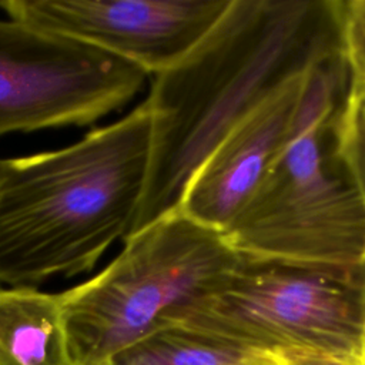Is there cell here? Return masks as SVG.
I'll use <instances>...</instances> for the list:
<instances>
[{
    "label": "cell",
    "mask_w": 365,
    "mask_h": 365,
    "mask_svg": "<svg viewBox=\"0 0 365 365\" xmlns=\"http://www.w3.org/2000/svg\"><path fill=\"white\" fill-rule=\"evenodd\" d=\"M153 151L147 100L80 141L0 160V285L90 271L137 221Z\"/></svg>",
    "instance_id": "1"
},
{
    "label": "cell",
    "mask_w": 365,
    "mask_h": 365,
    "mask_svg": "<svg viewBox=\"0 0 365 365\" xmlns=\"http://www.w3.org/2000/svg\"><path fill=\"white\" fill-rule=\"evenodd\" d=\"M309 7L307 1L232 0L200 46L154 77L147 97L153 114L150 174L131 234L181 208L198 167L292 66L282 68L301 38Z\"/></svg>",
    "instance_id": "2"
},
{
    "label": "cell",
    "mask_w": 365,
    "mask_h": 365,
    "mask_svg": "<svg viewBox=\"0 0 365 365\" xmlns=\"http://www.w3.org/2000/svg\"><path fill=\"white\" fill-rule=\"evenodd\" d=\"M327 57L262 181L224 235L247 261L365 277V210L354 185L328 168L322 148L338 108Z\"/></svg>",
    "instance_id": "3"
},
{
    "label": "cell",
    "mask_w": 365,
    "mask_h": 365,
    "mask_svg": "<svg viewBox=\"0 0 365 365\" xmlns=\"http://www.w3.org/2000/svg\"><path fill=\"white\" fill-rule=\"evenodd\" d=\"M240 262L222 232L181 210L131 234L100 274L58 294L73 361L106 365L151 332L178 324Z\"/></svg>",
    "instance_id": "4"
},
{
    "label": "cell",
    "mask_w": 365,
    "mask_h": 365,
    "mask_svg": "<svg viewBox=\"0 0 365 365\" xmlns=\"http://www.w3.org/2000/svg\"><path fill=\"white\" fill-rule=\"evenodd\" d=\"M178 324L257 351L365 355V277L241 258Z\"/></svg>",
    "instance_id": "5"
},
{
    "label": "cell",
    "mask_w": 365,
    "mask_h": 365,
    "mask_svg": "<svg viewBox=\"0 0 365 365\" xmlns=\"http://www.w3.org/2000/svg\"><path fill=\"white\" fill-rule=\"evenodd\" d=\"M145 77L87 44L0 19V137L94 123L128 103Z\"/></svg>",
    "instance_id": "6"
},
{
    "label": "cell",
    "mask_w": 365,
    "mask_h": 365,
    "mask_svg": "<svg viewBox=\"0 0 365 365\" xmlns=\"http://www.w3.org/2000/svg\"><path fill=\"white\" fill-rule=\"evenodd\" d=\"M232 0H0L7 17L87 44L154 77L182 61Z\"/></svg>",
    "instance_id": "7"
},
{
    "label": "cell",
    "mask_w": 365,
    "mask_h": 365,
    "mask_svg": "<svg viewBox=\"0 0 365 365\" xmlns=\"http://www.w3.org/2000/svg\"><path fill=\"white\" fill-rule=\"evenodd\" d=\"M322 50L281 73L231 127L190 180L181 211L225 232L262 181L309 87Z\"/></svg>",
    "instance_id": "8"
},
{
    "label": "cell",
    "mask_w": 365,
    "mask_h": 365,
    "mask_svg": "<svg viewBox=\"0 0 365 365\" xmlns=\"http://www.w3.org/2000/svg\"><path fill=\"white\" fill-rule=\"evenodd\" d=\"M0 365H76L58 294L0 287Z\"/></svg>",
    "instance_id": "9"
},
{
    "label": "cell",
    "mask_w": 365,
    "mask_h": 365,
    "mask_svg": "<svg viewBox=\"0 0 365 365\" xmlns=\"http://www.w3.org/2000/svg\"><path fill=\"white\" fill-rule=\"evenodd\" d=\"M106 365H282L277 352L250 349L185 325L151 332Z\"/></svg>",
    "instance_id": "10"
},
{
    "label": "cell",
    "mask_w": 365,
    "mask_h": 365,
    "mask_svg": "<svg viewBox=\"0 0 365 365\" xmlns=\"http://www.w3.org/2000/svg\"><path fill=\"white\" fill-rule=\"evenodd\" d=\"M334 154L365 210V87L349 80L332 124Z\"/></svg>",
    "instance_id": "11"
},
{
    "label": "cell",
    "mask_w": 365,
    "mask_h": 365,
    "mask_svg": "<svg viewBox=\"0 0 365 365\" xmlns=\"http://www.w3.org/2000/svg\"><path fill=\"white\" fill-rule=\"evenodd\" d=\"M338 26L339 53L349 71V80L365 87V19L355 14L346 1H331Z\"/></svg>",
    "instance_id": "12"
},
{
    "label": "cell",
    "mask_w": 365,
    "mask_h": 365,
    "mask_svg": "<svg viewBox=\"0 0 365 365\" xmlns=\"http://www.w3.org/2000/svg\"><path fill=\"white\" fill-rule=\"evenodd\" d=\"M282 365H365V355L329 354L319 351L277 352Z\"/></svg>",
    "instance_id": "13"
},
{
    "label": "cell",
    "mask_w": 365,
    "mask_h": 365,
    "mask_svg": "<svg viewBox=\"0 0 365 365\" xmlns=\"http://www.w3.org/2000/svg\"><path fill=\"white\" fill-rule=\"evenodd\" d=\"M346 4L355 14L365 19V0H349Z\"/></svg>",
    "instance_id": "14"
}]
</instances>
